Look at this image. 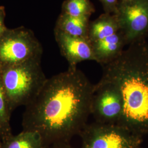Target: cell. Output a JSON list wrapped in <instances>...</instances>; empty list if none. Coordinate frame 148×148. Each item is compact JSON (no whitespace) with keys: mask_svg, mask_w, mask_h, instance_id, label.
I'll return each mask as SVG.
<instances>
[{"mask_svg":"<svg viewBox=\"0 0 148 148\" xmlns=\"http://www.w3.org/2000/svg\"><path fill=\"white\" fill-rule=\"evenodd\" d=\"M91 43L95 62L101 65L109 63L117 58L126 46L124 37L120 32Z\"/></svg>","mask_w":148,"mask_h":148,"instance_id":"9","label":"cell"},{"mask_svg":"<svg viewBox=\"0 0 148 148\" xmlns=\"http://www.w3.org/2000/svg\"><path fill=\"white\" fill-rule=\"evenodd\" d=\"M12 111L0 78V136L3 142L13 136L10 122Z\"/></svg>","mask_w":148,"mask_h":148,"instance_id":"14","label":"cell"},{"mask_svg":"<svg viewBox=\"0 0 148 148\" xmlns=\"http://www.w3.org/2000/svg\"><path fill=\"white\" fill-rule=\"evenodd\" d=\"M2 145H3V142H2V139L0 136V148H2Z\"/></svg>","mask_w":148,"mask_h":148,"instance_id":"18","label":"cell"},{"mask_svg":"<svg viewBox=\"0 0 148 148\" xmlns=\"http://www.w3.org/2000/svg\"><path fill=\"white\" fill-rule=\"evenodd\" d=\"M43 48L32 30L24 27L8 29L0 37V71L41 59Z\"/></svg>","mask_w":148,"mask_h":148,"instance_id":"4","label":"cell"},{"mask_svg":"<svg viewBox=\"0 0 148 148\" xmlns=\"http://www.w3.org/2000/svg\"><path fill=\"white\" fill-rule=\"evenodd\" d=\"M119 1H121V2H128V1H132V0H119Z\"/></svg>","mask_w":148,"mask_h":148,"instance_id":"19","label":"cell"},{"mask_svg":"<svg viewBox=\"0 0 148 148\" xmlns=\"http://www.w3.org/2000/svg\"><path fill=\"white\" fill-rule=\"evenodd\" d=\"M123 111L121 95L114 85L97 83L91 104V115L95 122L118 124Z\"/></svg>","mask_w":148,"mask_h":148,"instance_id":"7","label":"cell"},{"mask_svg":"<svg viewBox=\"0 0 148 148\" xmlns=\"http://www.w3.org/2000/svg\"><path fill=\"white\" fill-rule=\"evenodd\" d=\"M41 59H34L0 71V78L13 111L27 106L37 96L47 78Z\"/></svg>","mask_w":148,"mask_h":148,"instance_id":"3","label":"cell"},{"mask_svg":"<svg viewBox=\"0 0 148 148\" xmlns=\"http://www.w3.org/2000/svg\"><path fill=\"white\" fill-rule=\"evenodd\" d=\"M6 16L5 7L3 5L0 6V37L5 32L8 28L5 25Z\"/></svg>","mask_w":148,"mask_h":148,"instance_id":"16","label":"cell"},{"mask_svg":"<svg viewBox=\"0 0 148 148\" xmlns=\"http://www.w3.org/2000/svg\"><path fill=\"white\" fill-rule=\"evenodd\" d=\"M109 63L102 65L98 83L114 85L121 95L123 111L118 123L131 132L148 134V43H133Z\"/></svg>","mask_w":148,"mask_h":148,"instance_id":"2","label":"cell"},{"mask_svg":"<svg viewBox=\"0 0 148 148\" xmlns=\"http://www.w3.org/2000/svg\"><path fill=\"white\" fill-rule=\"evenodd\" d=\"M90 19L73 17L60 13L54 28L75 37L87 38Z\"/></svg>","mask_w":148,"mask_h":148,"instance_id":"11","label":"cell"},{"mask_svg":"<svg viewBox=\"0 0 148 148\" xmlns=\"http://www.w3.org/2000/svg\"><path fill=\"white\" fill-rule=\"evenodd\" d=\"M120 25L115 14L103 13L90 21L88 37L91 43L113 35L120 32Z\"/></svg>","mask_w":148,"mask_h":148,"instance_id":"10","label":"cell"},{"mask_svg":"<svg viewBox=\"0 0 148 148\" xmlns=\"http://www.w3.org/2000/svg\"><path fill=\"white\" fill-rule=\"evenodd\" d=\"M106 13L115 14L117 11L119 0H99Z\"/></svg>","mask_w":148,"mask_h":148,"instance_id":"15","label":"cell"},{"mask_svg":"<svg viewBox=\"0 0 148 148\" xmlns=\"http://www.w3.org/2000/svg\"><path fill=\"white\" fill-rule=\"evenodd\" d=\"M54 35L61 54L69 64V68H76L86 60L95 61L92 43L87 38L71 36L56 28Z\"/></svg>","mask_w":148,"mask_h":148,"instance_id":"8","label":"cell"},{"mask_svg":"<svg viewBox=\"0 0 148 148\" xmlns=\"http://www.w3.org/2000/svg\"><path fill=\"white\" fill-rule=\"evenodd\" d=\"M2 148H46L41 136L30 131H22L3 142Z\"/></svg>","mask_w":148,"mask_h":148,"instance_id":"12","label":"cell"},{"mask_svg":"<svg viewBox=\"0 0 148 148\" xmlns=\"http://www.w3.org/2000/svg\"><path fill=\"white\" fill-rule=\"evenodd\" d=\"M95 7L90 0H65L61 13L73 17L90 19L95 12Z\"/></svg>","mask_w":148,"mask_h":148,"instance_id":"13","label":"cell"},{"mask_svg":"<svg viewBox=\"0 0 148 148\" xmlns=\"http://www.w3.org/2000/svg\"><path fill=\"white\" fill-rule=\"evenodd\" d=\"M46 148H74L70 144V142H62L53 144Z\"/></svg>","mask_w":148,"mask_h":148,"instance_id":"17","label":"cell"},{"mask_svg":"<svg viewBox=\"0 0 148 148\" xmlns=\"http://www.w3.org/2000/svg\"><path fill=\"white\" fill-rule=\"evenodd\" d=\"M81 148H141L143 137L118 124L87 123L79 135Z\"/></svg>","mask_w":148,"mask_h":148,"instance_id":"5","label":"cell"},{"mask_svg":"<svg viewBox=\"0 0 148 148\" xmlns=\"http://www.w3.org/2000/svg\"><path fill=\"white\" fill-rule=\"evenodd\" d=\"M117 16L126 46L148 37V0L119 1Z\"/></svg>","mask_w":148,"mask_h":148,"instance_id":"6","label":"cell"},{"mask_svg":"<svg viewBox=\"0 0 148 148\" xmlns=\"http://www.w3.org/2000/svg\"><path fill=\"white\" fill-rule=\"evenodd\" d=\"M94 92L95 85L77 68L54 75L25 106L23 130L38 133L46 148L70 142L88 123Z\"/></svg>","mask_w":148,"mask_h":148,"instance_id":"1","label":"cell"}]
</instances>
